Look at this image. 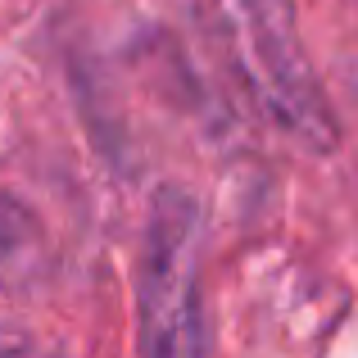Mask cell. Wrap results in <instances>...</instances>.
I'll use <instances>...</instances> for the list:
<instances>
[{
  "label": "cell",
  "mask_w": 358,
  "mask_h": 358,
  "mask_svg": "<svg viewBox=\"0 0 358 358\" xmlns=\"http://www.w3.org/2000/svg\"><path fill=\"white\" fill-rule=\"evenodd\" d=\"M213 14L254 105L304 150L331 155L341 145V122L299 36L295 5L290 0H213Z\"/></svg>",
  "instance_id": "obj_1"
},
{
  "label": "cell",
  "mask_w": 358,
  "mask_h": 358,
  "mask_svg": "<svg viewBox=\"0 0 358 358\" xmlns=\"http://www.w3.org/2000/svg\"><path fill=\"white\" fill-rule=\"evenodd\" d=\"M204 213L182 186H159L150 200L136 268V345L141 354H204L200 272H204Z\"/></svg>",
  "instance_id": "obj_2"
},
{
  "label": "cell",
  "mask_w": 358,
  "mask_h": 358,
  "mask_svg": "<svg viewBox=\"0 0 358 358\" xmlns=\"http://www.w3.org/2000/svg\"><path fill=\"white\" fill-rule=\"evenodd\" d=\"M0 245H9V236H0Z\"/></svg>",
  "instance_id": "obj_3"
}]
</instances>
